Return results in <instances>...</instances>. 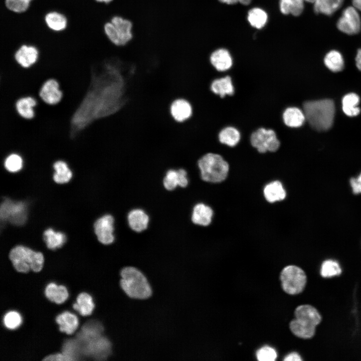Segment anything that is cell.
I'll list each match as a JSON object with an SVG mask.
<instances>
[{"mask_svg":"<svg viewBox=\"0 0 361 361\" xmlns=\"http://www.w3.org/2000/svg\"><path fill=\"white\" fill-rule=\"evenodd\" d=\"M162 184L168 191H174L178 187L185 188L189 184L188 171L184 168L169 169L163 178Z\"/></svg>","mask_w":361,"mask_h":361,"instance_id":"obj_11","label":"cell"},{"mask_svg":"<svg viewBox=\"0 0 361 361\" xmlns=\"http://www.w3.org/2000/svg\"><path fill=\"white\" fill-rule=\"evenodd\" d=\"M304 1L313 3L315 0H304Z\"/></svg>","mask_w":361,"mask_h":361,"instance_id":"obj_49","label":"cell"},{"mask_svg":"<svg viewBox=\"0 0 361 361\" xmlns=\"http://www.w3.org/2000/svg\"><path fill=\"white\" fill-rule=\"evenodd\" d=\"M30 1L31 2V1H33V0H30Z\"/></svg>","mask_w":361,"mask_h":361,"instance_id":"obj_50","label":"cell"},{"mask_svg":"<svg viewBox=\"0 0 361 361\" xmlns=\"http://www.w3.org/2000/svg\"><path fill=\"white\" fill-rule=\"evenodd\" d=\"M250 143L261 153L267 151L275 152L280 146V142L275 131L264 127L259 128L252 132L250 136Z\"/></svg>","mask_w":361,"mask_h":361,"instance_id":"obj_7","label":"cell"},{"mask_svg":"<svg viewBox=\"0 0 361 361\" xmlns=\"http://www.w3.org/2000/svg\"><path fill=\"white\" fill-rule=\"evenodd\" d=\"M39 55V51L36 47L23 44L16 51L14 57L20 66L28 68L37 61Z\"/></svg>","mask_w":361,"mask_h":361,"instance_id":"obj_15","label":"cell"},{"mask_svg":"<svg viewBox=\"0 0 361 361\" xmlns=\"http://www.w3.org/2000/svg\"><path fill=\"white\" fill-rule=\"evenodd\" d=\"M0 216L1 219L14 225H23L27 219L26 206L23 202L5 200L1 206Z\"/></svg>","mask_w":361,"mask_h":361,"instance_id":"obj_8","label":"cell"},{"mask_svg":"<svg viewBox=\"0 0 361 361\" xmlns=\"http://www.w3.org/2000/svg\"><path fill=\"white\" fill-rule=\"evenodd\" d=\"M23 159L21 155L17 153L9 154L5 159L4 165L9 171L15 172L20 170L23 167Z\"/></svg>","mask_w":361,"mask_h":361,"instance_id":"obj_37","label":"cell"},{"mask_svg":"<svg viewBox=\"0 0 361 361\" xmlns=\"http://www.w3.org/2000/svg\"><path fill=\"white\" fill-rule=\"evenodd\" d=\"M343 0H315L314 11L316 14H322L330 16L339 9Z\"/></svg>","mask_w":361,"mask_h":361,"instance_id":"obj_28","label":"cell"},{"mask_svg":"<svg viewBox=\"0 0 361 361\" xmlns=\"http://www.w3.org/2000/svg\"><path fill=\"white\" fill-rule=\"evenodd\" d=\"M9 256L14 268L18 272L27 273L30 269L38 272L43 268V254L25 246L19 245L13 248Z\"/></svg>","mask_w":361,"mask_h":361,"instance_id":"obj_4","label":"cell"},{"mask_svg":"<svg viewBox=\"0 0 361 361\" xmlns=\"http://www.w3.org/2000/svg\"><path fill=\"white\" fill-rule=\"evenodd\" d=\"M352 4L356 9L361 11V0H352Z\"/></svg>","mask_w":361,"mask_h":361,"instance_id":"obj_45","label":"cell"},{"mask_svg":"<svg viewBox=\"0 0 361 361\" xmlns=\"http://www.w3.org/2000/svg\"><path fill=\"white\" fill-rule=\"evenodd\" d=\"M73 308L82 316L92 314L95 304L92 296L86 292L79 293L76 297V302L73 304Z\"/></svg>","mask_w":361,"mask_h":361,"instance_id":"obj_25","label":"cell"},{"mask_svg":"<svg viewBox=\"0 0 361 361\" xmlns=\"http://www.w3.org/2000/svg\"><path fill=\"white\" fill-rule=\"evenodd\" d=\"M304 0H280L279 6L281 13L284 15L299 16L304 9Z\"/></svg>","mask_w":361,"mask_h":361,"instance_id":"obj_31","label":"cell"},{"mask_svg":"<svg viewBox=\"0 0 361 361\" xmlns=\"http://www.w3.org/2000/svg\"><path fill=\"white\" fill-rule=\"evenodd\" d=\"M247 19L252 27L257 29H261L266 24L268 17L264 10L256 8L249 11Z\"/></svg>","mask_w":361,"mask_h":361,"instance_id":"obj_34","label":"cell"},{"mask_svg":"<svg viewBox=\"0 0 361 361\" xmlns=\"http://www.w3.org/2000/svg\"><path fill=\"white\" fill-rule=\"evenodd\" d=\"M44 293L49 301L57 304L64 302L69 296L68 290L64 285H58L54 282H50L46 285Z\"/></svg>","mask_w":361,"mask_h":361,"instance_id":"obj_22","label":"cell"},{"mask_svg":"<svg viewBox=\"0 0 361 361\" xmlns=\"http://www.w3.org/2000/svg\"><path fill=\"white\" fill-rule=\"evenodd\" d=\"M99 3H104L105 4H108L111 2L113 0H95Z\"/></svg>","mask_w":361,"mask_h":361,"instance_id":"obj_48","label":"cell"},{"mask_svg":"<svg viewBox=\"0 0 361 361\" xmlns=\"http://www.w3.org/2000/svg\"><path fill=\"white\" fill-rule=\"evenodd\" d=\"M325 66L332 72L341 71L344 68V61L341 54L335 50H332L325 55L324 59Z\"/></svg>","mask_w":361,"mask_h":361,"instance_id":"obj_32","label":"cell"},{"mask_svg":"<svg viewBox=\"0 0 361 361\" xmlns=\"http://www.w3.org/2000/svg\"><path fill=\"white\" fill-rule=\"evenodd\" d=\"M289 327L295 336L301 338L308 339L314 336L316 327L301 325L293 319L289 323Z\"/></svg>","mask_w":361,"mask_h":361,"instance_id":"obj_35","label":"cell"},{"mask_svg":"<svg viewBox=\"0 0 361 361\" xmlns=\"http://www.w3.org/2000/svg\"><path fill=\"white\" fill-rule=\"evenodd\" d=\"M295 318L316 326L321 320V316L317 310L310 305L298 306L294 311Z\"/></svg>","mask_w":361,"mask_h":361,"instance_id":"obj_19","label":"cell"},{"mask_svg":"<svg viewBox=\"0 0 361 361\" xmlns=\"http://www.w3.org/2000/svg\"><path fill=\"white\" fill-rule=\"evenodd\" d=\"M337 27L341 32L347 35H354L359 32L361 20L354 7H348L343 11L337 21Z\"/></svg>","mask_w":361,"mask_h":361,"instance_id":"obj_10","label":"cell"},{"mask_svg":"<svg viewBox=\"0 0 361 361\" xmlns=\"http://www.w3.org/2000/svg\"><path fill=\"white\" fill-rule=\"evenodd\" d=\"M209 61L214 68L219 72L229 70L233 64L230 53L224 49H219L213 51L209 56Z\"/></svg>","mask_w":361,"mask_h":361,"instance_id":"obj_17","label":"cell"},{"mask_svg":"<svg viewBox=\"0 0 361 361\" xmlns=\"http://www.w3.org/2000/svg\"><path fill=\"white\" fill-rule=\"evenodd\" d=\"M277 355L276 350L269 346H264L256 352V357L260 361H274Z\"/></svg>","mask_w":361,"mask_h":361,"instance_id":"obj_40","label":"cell"},{"mask_svg":"<svg viewBox=\"0 0 361 361\" xmlns=\"http://www.w3.org/2000/svg\"><path fill=\"white\" fill-rule=\"evenodd\" d=\"M133 23L119 16H114L110 22L105 24L104 29L109 40L115 45H126L133 38Z\"/></svg>","mask_w":361,"mask_h":361,"instance_id":"obj_5","label":"cell"},{"mask_svg":"<svg viewBox=\"0 0 361 361\" xmlns=\"http://www.w3.org/2000/svg\"><path fill=\"white\" fill-rule=\"evenodd\" d=\"M251 0H237L238 2H239L241 4L244 5H249Z\"/></svg>","mask_w":361,"mask_h":361,"instance_id":"obj_47","label":"cell"},{"mask_svg":"<svg viewBox=\"0 0 361 361\" xmlns=\"http://www.w3.org/2000/svg\"><path fill=\"white\" fill-rule=\"evenodd\" d=\"M280 278L283 290L290 295L301 293L307 281L304 271L295 265L285 267L281 272Z\"/></svg>","mask_w":361,"mask_h":361,"instance_id":"obj_6","label":"cell"},{"mask_svg":"<svg viewBox=\"0 0 361 361\" xmlns=\"http://www.w3.org/2000/svg\"><path fill=\"white\" fill-rule=\"evenodd\" d=\"M120 286L129 297L144 299L152 293L151 287L142 273L133 267H126L120 272Z\"/></svg>","mask_w":361,"mask_h":361,"instance_id":"obj_3","label":"cell"},{"mask_svg":"<svg viewBox=\"0 0 361 361\" xmlns=\"http://www.w3.org/2000/svg\"><path fill=\"white\" fill-rule=\"evenodd\" d=\"M355 60L357 68L361 71V48L357 50Z\"/></svg>","mask_w":361,"mask_h":361,"instance_id":"obj_44","label":"cell"},{"mask_svg":"<svg viewBox=\"0 0 361 361\" xmlns=\"http://www.w3.org/2000/svg\"><path fill=\"white\" fill-rule=\"evenodd\" d=\"M45 21L50 29L56 32L64 30L68 25L67 17L57 11H51L46 14Z\"/></svg>","mask_w":361,"mask_h":361,"instance_id":"obj_26","label":"cell"},{"mask_svg":"<svg viewBox=\"0 0 361 361\" xmlns=\"http://www.w3.org/2000/svg\"><path fill=\"white\" fill-rule=\"evenodd\" d=\"M301 360V356L298 353L295 352L288 354L284 358V360L285 361H298Z\"/></svg>","mask_w":361,"mask_h":361,"instance_id":"obj_43","label":"cell"},{"mask_svg":"<svg viewBox=\"0 0 361 361\" xmlns=\"http://www.w3.org/2000/svg\"><path fill=\"white\" fill-rule=\"evenodd\" d=\"M3 321L5 326L11 330L18 328L23 321L20 314L15 310H11L6 313Z\"/></svg>","mask_w":361,"mask_h":361,"instance_id":"obj_38","label":"cell"},{"mask_svg":"<svg viewBox=\"0 0 361 361\" xmlns=\"http://www.w3.org/2000/svg\"><path fill=\"white\" fill-rule=\"evenodd\" d=\"M350 184L354 194L361 193V172L358 176L350 179Z\"/></svg>","mask_w":361,"mask_h":361,"instance_id":"obj_41","label":"cell"},{"mask_svg":"<svg viewBox=\"0 0 361 361\" xmlns=\"http://www.w3.org/2000/svg\"><path fill=\"white\" fill-rule=\"evenodd\" d=\"M341 272L339 264L332 260L324 261L321 265L320 273L323 277H331L339 275Z\"/></svg>","mask_w":361,"mask_h":361,"instance_id":"obj_36","label":"cell"},{"mask_svg":"<svg viewBox=\"0 0 361 361\" xmlns=\"http://www.w3.org/2000/svg\"><path fill=\"white\" fill-rule=\"evenodd\" d=\"M37 104L36 99L32 96H25L17 100L16 109L18 114L23 118L30 119L35 115L34 107Z\"/></svg>","mask_w":361,"mask_h":361,"instance_id":"obj_24","label":"cell"},{"mask_svg":"<svg viewBox=\"0 0 361 361\" xmlns=\"http://www.w3.org/2000/svg\"><path fill=\"white\" fill-rule=\"evenodd\" d=\"M306 120L313 129L325 131L331 128L333 122L335 106L329 99L308 101L303 104Z\"/></svg>","mask_w":361,"mask_h":361,"instance_id":"obj_1","label":"cell"},{"mask_svg":"<svg viewBox=\"0 0 361 361\" xmlns=\"http://www.w3.org/2000/svg\"><path fill=\"white\" fill-rule=\"evenodd\" d=\"M214 214L211 206L204 202H199L193 207L191 219L194 224L207 227L211 224Z\"/></svg>","mask_w":361,"mask_h":361,"instance_id":"obj_13","label":"cell"},{"mask_svg":"<svg viewBox=\"0 0 361 361\" xmlns=\"http://www.w3.org/2000/svg\"><path fill=\"white\" fill-rule=\"evenodd\" d=\"M39 94L44 102L50 105L59 103L63 95L58 82L54 79L47 80L41 86Z\"/></svg>","mask_w":361,"mask_h":361,"instance_id":"obj_12","label":"cell"},{"mask_svg":"<svg viewBox=\"0 0 361 361\" xmlns=\"http://www.w3.org/2000/svg\"><path fill=\"white\" fill-rule=\"evenodd\" d=\"M220 2L229 5L235 4L238 3L237 0H219Z\"/></svg>","mask_w":361,"mask_h":361,"instance_id":"obj_46","label":"cell"},{"mask_svg":"<svg viewBox=\"0 0 361 361\" xmlns=\"http://www.w3.org/2000/svg\"><path fill=\"white\" fill-rule=\"evenodd\" d=\"M210 89L214 94L221 98H224L226 95H233L234 93V87L232 78L229 76L213 80L210 84Z\"/></svg>","mask_w":361,"mask_h":361,"instance_id":"obj_20","label":"cell"},{"mask_svg":"<svg viewBox=\"0 0 361 361\" xmlns=\"http://www.w3.org/2000/svg\"><path fill=\"white\" fill-rule=\"evenodd\" d=\"M44 361H66L67 357L63 353H55L45 356L42 359Z\"/></svg>","mask_w":361,"mask_h":361,"instance_id":"obj_42","label":"cell"},{"mask_svg":"<svg viewBox=\"0 0 361 361\" xmlns=\"http://www.w3.org/2000/svg\"><path fill=\"white\" fill-rule=\"evenodd\" d=\"M282 119L288 127L297 128L303 124L306 118L303 111L296 107H289L283 111Z\"/></svg>","mask_w":361,"mask_h":361,"instance_id":"obj_23","label":"cell"},{"mask_svg":"<svg viewBox=\"0 0 361 361\" xmlns=\"http://www.w3.org/2000/svg\"><path fill=\"white\" fill-rule=\"evenodd\" d=\"M30 0H5V1L6 8L16 13L26 12L30 6Z\"/></svg>","mask_w":361,"mask_h":361,"instance_id":"obj_39","label":"cell"},{"mask_svg":"<svg viewBox=\"0 0 361 361\" xmlns=\"http://www.w3.org/2000/svg\"><path fill=\"white\" fill-rule=\"evenodd\" d=\"M197 164L200 177L205 182L220 184L228 176L229 164L219 153L209 152L204 154L198 159Z\"/></svg>","mask_w":361,"mask_h":361,"instance_id":"obj_2","label":"cell"},{"mask_svg":"<svg viewBox=\"0 0 361 361\" xmlns=\"http://www.w3.org/2000/svg\"><path fill=\"white\" fill-rule=\"evenodd\" d=\"M219 141L230 147L237 145L241 139L240 131L233 126H227L223 128L218 134Z\"/></svg>","mask_w":361,"mask_h":361,"instance_id":"obj_27","label":"cell"},{"mask_svg":"<svg viewBox=\"0 0 361 361\" xmlns=\"http://www.w3.org/2000/svg\"><path fill=\"white\" fill-rule=\"evenodd\" d=\"M127 221L131 230L137 233H141L147 229L150 222V217L143 209L136 208L128 212Z\"/></svg>","mask_w":361,"mask_h":361,"instance_id":"obj_14","label":"cell"},{"mask_svg":"<svg viewBox=\"0 0 361 361\" xmlns=\"http://www.w3.org/2000/svg\"><path fill=\"white\" fill-rule=\"evenodd\" d=\"M170 113L177 122H183L189 119L193 114L191 103L184 98H177L170 104Z\"/></svg>","mask_w":361,"mask_h":361,"instance_id":"obj_16","label":"cell"},{"mask_svg":"<svg viewBox=\"0 0 361 361\" xmlns=\"http://www.w3.org/2000/svg\"><path fill=\"white\" fill-rule=\"evenodd\" d=\"M44 238L47 247L52 250L61 247L66 241V237L63 233L56 232L52 229H48L44 232Z\"/></svg>","mask_w":361,"mask_h":361,"instance_id":"obj_33","label":"cell"},{"mask_svg":"<svg viewBox=\"0 0 361 361\" xmlns=\"http://www.w3.org/2000/svg\"><path fill=\"white\" fill-rule=\"evenodd\" d=\"M56 322L58 325L59 330L68 335L72 334L79 325L77 316L69 311H64L58 314L56 317Z\"/></svg>","mask_w":361,"mask_h":361,"instance_id":"obj_21","label":"cell"},{"mask_svg":"<svg viewBox=\"0 0 361 361\" xmlns=\"http://www.w3.org/2000/svg\"><path fill=\"white\" fill-rule=\"evenodd\" d=\"M359 102V98L357 94L351 93L345 95L342 100L343 111L348 116H357L360 111L357 107Z\"/></svg>","mask_w":361,"mask_h":361,"instance_id":"obj_29","label":"cell"},{"mask_svg":"<svg viewBox=\"0 0 361 361\" xmlns=\"http://www.w3.org/2000/svg\"><path fill=\"white\" fill-rule=\"evenodd\" d=\"M53 167L55 170L53 178L57 183H66L71 178L72 171L65 161L58 160L54 163Z\"/></svg>","mask_w":361,"mask_h":361,"instance_id":"obj_30","label":"cell"},{"mask_svg":"<svg viewBox=\"0 0 361 361\" xmlns=\"http://www.w3.org/2000/svg\"><path fill=\"white\" fill-rule=\"evenodd\" d=\"M265 200L271 204L283 201L286 197V192L282 183L278 180L267 184L263 190Z\"/></svg>","mask_w":361,"mask_h":361,"instance_id":"obj_18","label":"cell"},{"mask_svg":"<svg viewBox=\"0 0 361 361\" xmlns=\"http://www.w3.org/2000/svg\"><path fill=\"white\" fill-rule=\"evenodd\" d=\"M94 228L97 239L101 244L108 245L114 242L115 218L112 215L105 214L98 219Z\"/></svg>","mask_w":361,"mask_h":361,"instance_id":"obj_9","label":"cell"}]
</instances>
